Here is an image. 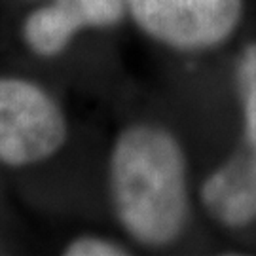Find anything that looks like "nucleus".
Instances as JSON below:
<instances>
[{
    "label": "nucleus",
    "instance_id": "1",
    "mask_svg": "<svg viewBox=\"0 0 256 256\" xmlns=\"http://www.w3.org/2000/svg\"><path fill=\"white\" fill-rule=\"evenodd\" d=\"M110 186L118 220L138 243L162 247L180 236L188 218L186 160L169 131L126 129L112 150Z\"/></svg>",
    "mask_w": 256,
    "mask_h": 256
},
{
    "label": "nucleus",
    "instance_id": "2",
    "mask_svg": "<svg viewBox=\"0 0 256 256\" xmlns=\"http://www.w3.org/2000/svg\"><path fill=\"white\" fill-rule=\"evenodd\" d=\"M66 140L59 106L38 86L0 78V162L30 165L54 156Z\"/></svg>",
    "mask_w": 256,
    "mask_h": 256
},
{
    "label": "nucleus",
    "instance_id": "3",
    "mask_svg": "<svg viewBox=\"0 0 256 256\" xmlns=\"http://www.w3.org/2000/svg\"><path fill=\"white\" fill-rule=\"evenodd\" d=\"M146 34L176 50H207L236 30L243 0H126Z\"/></svg>",
    "mask_w": 256,
    "mask_h": 256
},
{
    "label": "nucleus",
    "instance_id": "4",
    "mask_svg": "<svg viewBox=\"0 0 256 256\" xmlns=\"http://www.w3.org/2000/svg\"><path fill=\"white\" fill-rule=\"evenodd\" d=\"M126 0H55L25 21V40L36 54H61L84 27H110L124 18Z\"/></svg>",
    "mask_w": 256,
    "mask_h": 256
},
{
    "label": "nucleus",
    "instance_id": "5",
    "mask_svg": "<svg viewBox=\"0 0 256 256\" xmlns=\"http://www.w3.org/2000/svg\"><path fill=\"white\" fill-rule=\"evenodd\" d=\"M239 99L245 120L247 150L238 156L256 184V44L245 48L238 64Z\"/></svg>",
    "mask_w": 256,
    "mask_h": 256
},
{
    "label": "nucleus",
    "instance_id": "6",
    "mask_svg": "<svg viewBox=\"0 0 256 256\" xmlns=\"http://www.w3.org/2000/svg\"><path fill=\"white\" fill-rule=\"evenodd\" d=\"M64 254L68 256H118V254H128V250L116 245V243H110L104 239L97 238H80L72 241Z\"/></svg>",
    "mask_w": 256,
    "mask_h": 256
}]
</instances>
